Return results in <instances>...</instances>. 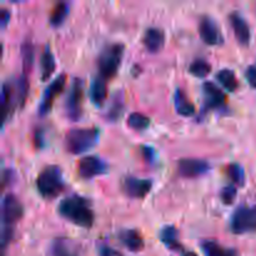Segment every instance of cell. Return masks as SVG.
Instances as JSON below:
<instances>
[{
    "mask_svg": "<svg viewBox=\"0 0 256 256\" xmlns=\"http://www.w3.org/2000/svg\"><path fill=\"white\" fill-rule=\"evenodd\" d=\"M142 44L149 52H159L165 44L164 30L160 28H149L142 36Z\"/></svg>",
    "mask_w": 256,
    "mask_h": 256,
    "instance_id": "16",
    "label": "cell"
},
{
    "mask_svg": "<svg viewBox=\"0 0 256 256\" xmlns=\"http://www.w3.org/2000/svg\"><path fill=\"white\" fill-rule=\"evenodd\" d=\"M202 92H204L205 108L206 109L214 110L224 108L225 102H226V95L214 82H204V85H202Z\"/></svg>",
    "mask_w": 256,
    "mask_h": 256,
    "instance_id": "13",
    "label": "cell"
},
{
    "mask_svg": "<svg viewBox=\"0 0 256 256\" xmlns=\"http://www.w3.org/2000/svg\"><path fill=\"white\" fill-rule=\"evenodd\" d=\"M160 240L168 249L172 252H182V245L178 242V230L172 225H168L160 230Z\"/></svg>",
    "mask_w": 256,
    "mask_h": 256,
    "instance_id": "21",
    "label": "cell"
},
{
    "mask_svg": "<svg viewBox=\"0 0 256 256\" xmlns=\"http://www.w3.org/2000/svg\"><path fill=\"white\" fill-rule=\"evenodd\" d=\"M125 46L122 42H114L102 49L98 59V66H99L100 76L104 79H112L116 75L122 64V55H124Z\"/></svg>",
    "mask_w": 256,
    "mask_h": 256,
    "instance_id": "4",
    "label": "cell"
},
{
    "mask_svg": "<svg viewBox=\"0 0 256 256\" xmlns=\"http://www.w3.org/2000/svg\"><path fill=\"white\" fill-rule=\"evenodd\" d=\"M82 99H84V82L82 79L75 78L65 100V112L68 118L72 122H78L82 118Z\"/></svg>",
    "mask_w": 256,
    "mask_h": 256,
    "instance_id": "6",
    "label": "cell"
},
{
    "mask_svg": "<svg viewBox=\"0 0 256 256\" xmlns=\"http://www.w3.org/2000/svg\"><path fill=\"white\" fill-rule=\"evenodd\" d=\"M24 214V208L20 200L14 194L5 195L2 204V228L14 229V225L19 222Z\"/></svg>",
    "mask_w": 256,
    "mask_h": 256,
    "instance_id": "7",
    "label": "cell"
},
{
    "mask_svg": "<svg viewBox=\"0 0 256 256\" xmlns=\"http://www.w3.org/2000/svg\"><path fill=\"white\" fill-rule=\"evenodd\" d=\"M228 174H229L230 179L239 186H242L245 184V172L244 168L240 164L232 162V164L228 165Z\"/></svg>",
    "mask_w": 256,
    "mask_h": 256,
    "instance_id": "30",
    "label": "cell"
},
{
    "mask_svg": "<svg viewBox=\"0 0 256 256\" xmlns=\"http://www.w3.org/2000/svg\"><path fill=\"white\" fill-rule=\"evenodd\" d=\"M58 212L68 222L84 229H90L94 224V212L90 200L80 195H70L62 200L58 206Z\"/></svg>",
    "mask_w": 256,
    "mask_h": 256,
    "instance_id": "1",
    "label": "cell"
},
{
    "mask_svg": "<svg viewBox=\"0 0 256 256\" xmlns=\"http://www.w3.org/2000/svg\"><path fill=\"white\" fill-rule=\"evenodd\" d=\"M122 112H124V102L120 98V94H118V96L115 98L112 105L109 109V114H108V119L109 122H115L116 119H119L122 116Z\"/></svg>",
    "mask_w": 256,
    "mask_h": 256,
    "instance_id": "31",
    "label": "cell"
},
{
    "mask_svg": "<svg viewBox=\"0 0 256 256\" xmlns=\"http://www.w3.org/2000/svg\"><path fill=\"white\" fill-rule=\"evenodd\" d=\"M212 72V65L204 59H196L189 66V72L195 78H206Z\"/></svg>",
    "mask_w": 256,
    "mask_h": 256,
    "instance_id": "27",
    "label": "cell"
},
{
    "mask_svg": "<svg viewBox=\"0 0 256 256\" xmlns=\"http://www.w3.org/2000/svg\"><path fill=\"white\" fill-rule=\"evenodd\" d=\"M10 20V12L6 9V8H2L0 10V22H2V28L5 29V26L8 25Z\"/></svg>",
    "mask_w": 256,
    "mask_h": 256,
    "instance_id": "36",
    "label": "cell"
},
{
    "mask_svg": "<svg viewBox=\"0 0 256 256\" xmlns=\"http://www.w3.org/2000/svg\"><path fill=\"white\" fill-rule=\"evenodd\" d=\"M44 132H42V129H38L36 132H35V135H34V144H35V148L36 149H42V146H44Z\"/></svg>",
    "mask_w": 256,
    "mask_h": 256,
    "instance_id": "35",
    "label": "cell"
},
{
    "mask_svg": "<svg viewBox=\"0 0 256 256\" xmlns=\"http://www.w3.org/2000/svg\"><path fill=\"white\" fill-rule=\"evenodd\" d=\"M128 125L132 129L138 130V132H142L146 130L150 125V118L146 115L142 114V112H132L128 118Z\"/></svg>",
    "mask_w": 256,
    "mask_h": 256,
    "instance_id": "28",
    "label": "cell"
},
{
    "mask_svg": "<svg viewBox=\"0 0 256 256\" xmlns=\"http://www.w3.org/2000/svg\"><path fill=\"white\" fill-rule=\"evenodd\" d=\"M16 95H18V105L22 106L26 100L28 94H29V80H28V75L22 74V76L18 79L16 82Z\"/></svg>",
    "mask_w": 256,
    "mask_h": 256,
    "instance_id": "29",
    "label": "cell"
},
{
    "mask_svg": "<svg viewBox=\"0 0 256 256\" xmlns=\"http://www.w3.org/2000/svg\"><path fill=\"white\" fill-rule=\"evenodd\" d=\"M65 84H66V75L60 74L59 76L55 78L49 85H48L46 89L44 90V94H42V102L39 105V115L40 116H45L46 114H49L50 110H52V104H54V100L58 95H60L64 90Z\"/></svg>",
    "mask_w": 256,
    "mask_h": 256,
    "instance_id": "8",
    "label": "cell"
},
{
    "mask_svg": "<svg viewBox=\"0 0 256 256\" xmlns=\"http://www.w3.org/2000/svg\"><path fill=\"white\" fill-rule=\"evenodd\" d=\"M152 188L150 179H139L135 176H126L122 182V189L129 198L132 199H144Z\"/></svg>",
    "mask_w": 256,
    "mask_h": 256,
    "instance_id": "12",
    "label": "cell"
},
{
    "mask_svg": "<svg viewBox=\"0 0 256 256\" xmlns=\"http://www.w3.org/2000/svg\"><path fill=\"white\" fill-rule=\"evenodd\" d=\"M108 96V85H106V79H104L102 76H96L92 82V86H90V98H92V102L95 106L100 108L102 106V104L105 102V99Z\"/></svg>",
    "mask_w": 256,
    "mask_h": 256,
    "instance_id": "18",
    "label": "cell"
},
{
    "mask_svg": "<svg viewBox=\"0 0 256 256\" xmlns=\"http://www.w3.org/2000/svg\"><path fill=\"white\" fill-rule=\"evenodd\" d=\"M22 70L24 74L28 75L32 69L34 64V46L30 40L22 42Z\"/></svg>",
    "mask_w": 256,
    "mask_h": 256,
    "instance_id": "26",
    "label": "cell"
},
{
    "mask_svg": "<svg viewBox=\"0 0 256 256\" xmlns=\"http://www.w3.org/2000/svg\"><path fill=\"white\" fill-rule=\"evenodd\" d=\"M70 5L68 2H58L56 5L52 9V15H50V25L54 28L60 26V25L64 22V20L66 19L68 14H69Z\"/></svg>",
    "mask_w": 256,
    "mask_h": 256,
    "instance_id": "25",
    "label": "cell"
},
{
    "mask_svg": "<svg viewBox=\"0 0 256 256\" xmlns=\"http://www.w3.org/2000/svg\"><path fill=\"white\" fill-rule=\"evenodd\" d=\"M40 65H42V80L46 82V80H49L52 78V75L55 72V58L48 45L45 46L44 52L42 54Z\"/></svg>",
    "mask_w": 256,
    "mask_h": 256,
    "instance_id": "23",
    "label": "cell"
},
{
    "mask_svg": "<svg viewBox=\"0 0 256 256\" xmlns=\"http://www.w3.org/2000/svg\"><path fill=\"white\" fill-rule=\"evenodd\" d=\"M142 156H144V159L146 160L148 162H155V158H156V155H155V150L152 149V148L142 146Z\"/></svg>",
    "mask_w": 256,
    "mask_h": 256,
    "instance_id": "34",
    "label": "cell"
},
{
    "mask_svg": "<svg viewBox=\"0 0 256 256\" xmlns=\"http://www.w3.org/2000/svg\"><path fill=\"white\" fill-rule=\"evenodd\" d=\"M119 239L122 244L130 252H142L144 249V240L142 236L135 229H126L119 232Z\"/></svg>",
    "mask_w": 256,
    "mask_h": 256,
    "instance_id": "17",
    "label": "cell"
},
{
    "mask_svg": "<svg viewBox=\"0 0 256 256\" xmlns=\"http://www.w3.org/2000/svg\"><path fill=\"white\" fill-rule=\"evenodd\" d=\"M229 19L230 24L234 29V34L238 42L240 45H244V46L249 45L250 39H252V32H250V26L246 20H245V18L238 12H234L230 14Z\"/></svg>",
    "mask_w": 256,
    "mask_h": 256,
    "instance_id": "14",
    "label": "cell"
},
{
    "mask_svg": "<svg viewBox=\"0 0 256 256\" xmlns=\"http://www.w3.org/2000/svg\"><path fill=\"white\" fill-rule=\"evenodd\" d=\"M245 78L252 88H256V62L248 66L246 72H245Z\"/></svg>",
    "mask_w": 256,
    "mask_h": 256,
    "instance_id": "33",
    "label": "cell"
},
{
    "mask_svg": "<svg viewBox=\"0 0 256 256\" xmlns=\"http://www.w3.org/2000/svg\"><path fill=\"white\" fill-rule=\"evenodd\" d=\"M199 34L208 45H220L224 42L222 30L212 16H202L199 22Z\"/></svg>",
    "mask_w": 256,
    "mask_h": 256,
    "instance_id": "11",
    "label": "cell"
},
{
    "mask_svg": "<svg viewBox=\"0 0 256 256\" xmlns=\"http://www.w3.org/2000/svg\"><path fill=\"white\" fill-rule=\"evenodd\" d=\"M106 172V162L100 158L94 156V155L82 158L78 164V172L82 179H92V178L105 174Z\"/></svg>",
    "mask_w": 256,
    "mask_h": 256,
    "instance_id": "10",
    "label": "cell"
},
{
    "mask_svg": "<svg viewBox=\"0 0 256 256\" xmlns=\"http://www.w3.org/2000/svg\"><path fill=\"white\" fill-rule=\"evenodd\" d=\"M36 189L45 199H54L60 192H64L65 184L62 172L56 165L45 168L36 179Z\"/></svg>",
    "mask_w": 256,
    "mask_h": 256,
    "instance_id": "3",
    "label": "cell"
},
{
    "mask_svg": "<svg viewBox=\"0 0 256 256\" xmlns=\"http://www.w3.org/2000/svg\"><path fill=\"white\" fill-rule=\"evenodd\" d=\"M52 256H79L78 250L69 239L58 238L52 244Z\"/></svg>",
    "mask_w": 256,
    "mask_h": 256,
    "instance_id": "22",
    "label": "cell"
},
{
    "mask_svg": "<svg viewBox=\"0 0 256 256\" xmlns=\"http://www.w3.org/2000/svg\"><path fill=\"white\" fill-rule=\"evenodd\" d=\"M200 245L204 256H239L236 250L222 246L214 240H204Z\"/></svg>",
    "mask_w": 256,
    "mask_h": 256,
    "instance_id": "20",
    "label": "cell"
},
{
    "mask_svg": "<svg viewBox=\"0 0 256 256\" xmlns=\"http://www.w3.org/2000/svg\"><path fill=\"white\" fill-rule=\"evenodd\" d=\"M182 256H198V255L195 254V252H184V254H182Z\"/></svg>",
    "mask_w": 256,
    "mask_h": 256,
    "instance_id": "37",
    "label": "cell"
},
{
    "mask_svg": "<svg viewBox=\"0 0 256 256\" xmlns=\"http://www.w3.org/2000/svg\"><path fill=\"white\" fill-rule=\"evenodd\" d=\"M99 135L100 130L95 126L72 129L65 135V148L70 154H82L96 145Z\"/></svg>",
    "mask_w": 256,
    "mask_h": 256,
    "instance_id": "2",
    "label": "cell"
},
{
    "mask_svg": "<svg viewBox=\"0 0 256 256\" xmlns=\"http://www.w3.org/2000/svg\"><path fill=\"white\" fill-rule=\"evenodd\" d=\"M230 229L234 234L242 235L256 232V205H242L236 208L230 219Z\"/></svg>",
    "mask_w": 256,
    "mask_h": 256,
    "instance_id": "5",
    "label": "cell"
},
{
    "mask_svg": "<svg viewBox=\"0 0 256 256\" xmlns=\"http://www.w3.org/2000/svg\"><path fill=\"white\" fill-rule=\"evenodd\" d=\"M212 166L206 160L192 159V158H185L180 159L178 162V172L182 178L186 179H195V178L202 176L210 172Z\"/></svg>",
    "mask_w": 256,
    "mask_h": 256,
    "instance_id": "9",
    "label": "cell"
},
{
    "mask_svg": "<svg viewBox=\"0 0 256 256\" xmlns=\"http://www.w3.org/2000/svg\"><path fill=\"white\" fill-rule=\"evenodd\" d=\"M16 88L12 86L10 82L2 84V124L6 122L12 112H14V108L18 105V95Z\"/></svg>",
    "mask_w": 256,
    "mask_h": 256,
    "instance_id": "15",
    "label": "cell"
},
{
    "mask_svg": "<svg viewBox=\"0 0 256 256\" xmlns=\"http://www.w3.org/2000/svg\"><path fill=\"white\" fill-rule=\"evenodd\" d=\"M174 104L176 112L182 116H192L195 114V106L190 99L188 98V95L185 94L182 89H176L174 95Z\"/></svg>",
    "mask_w": 256,
    "mask_h": 256,
    "instance_id": "19",
    "label": "cell"
},
{
    "mask_svg": "<svg viewBox=\"0 0 256 256\" xmlns=\"http://www.w3.org/2000/svg\"><path fill=\"white\" fill-rule=\"evenodd\" d=\"M216 80L230 92H234L239 88L236 75L230 69H222L216 74Z\"/></svg>",
    "mask_w": 256,
    "mask_h": 256,
    "instance_id": "24",
    "label": "cell"
},
{
    "mask_svg": "<svg viewBox=\"0 0 256 256\" xmlns=\"http://www.w3.org/2000/svg\"><path fill=\"white\" fill-rule=\"evenodd\" d=\"M236 186H234V185H228V186L222 188V192H220V196H222V202L225 205H232L234 202L235 198H236Z\"/></svg>",
    "mask_w": 256,
    "mask_h": 256,
    "instance_id": "32",
    "label": "cell"
}]
</instances>
